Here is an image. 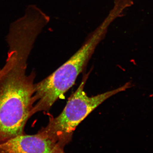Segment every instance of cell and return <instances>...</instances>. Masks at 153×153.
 I'll return each instance as SVG.
<instances>
[{"instance_id":"obj_3","label":"cell","mask_w":153,"mask_h":153,"mask_svg":"<svg viewBox=\"0 0 153 153\" xmlns=\"http://www.w3.org/2000/svg\"><path fill=\"white\" fill-rule=\"evenodd\" d=\"M89 73L84 74L80 85L71 97L62 112L58 116L50 119L48 125L43 129L62 146L71 140L73 132L80 123L103 102L117 94L132 87L128 82L121 87L100 94L88 97L84 88Z\"/></svg>"},{"instance_id":"obj_2","label":"cell","mask_w":153,"mask_h":153,"mask_svg":"<svg viewBox=\"0 0 153 153\" xmlns=\"http://www.w3.org/2000/svg\"><path fill=\"white\" fill-rule=\"evenodd\" d=\"M118 18L111 10L101 24L86 37L78 50L62 66L41 82L35 84V105L31 116L37 112L47 111L74 85L98 44L105 38L109 26Z\"/></svg>"},{"instance_id":"obj_4","label":"cell","mask_w":153,"mask_h":153,"mask_svg":"<svg viewBox=\"0 0 153 153\" xmlns=\"http://www.w3.org/2000/svg\"><path fill=\"white\" fill-rule=\"evenodd\" d=\"M61 146L43 129L34 135H21L0 146V153H63Z\"/></svg>"},{"instance_id":"obj_1","label":"cell","mask_w":153,"mask_h":153,"mask_svg":"<svg viewBox=\"0 0 153 153\" xmlns=\"http://www.w3.org/2000/svg\"><path fill=\"white\" fill-rule=\"evenodd\" d=\"M14 53L13 66L0 78V146L24 134L35 103L36 74L26 73L29 57Z\"/></svg>"},{"instance_id":"obj_5","label":"cell","mask_w":153,"mask_h":153,"mask_svg":"<svg viewBox=\"0 0 153 153\" xmlns=\"http://www.w3.org/2000/svg\"><path fill=\"white\" fill-rule=\"evenodd\" d=\"M16 60V56L15 54L13 52L9 51L5 64L3 68L0 69V78L13 66Z\"/></svg>"}]
</instances>
